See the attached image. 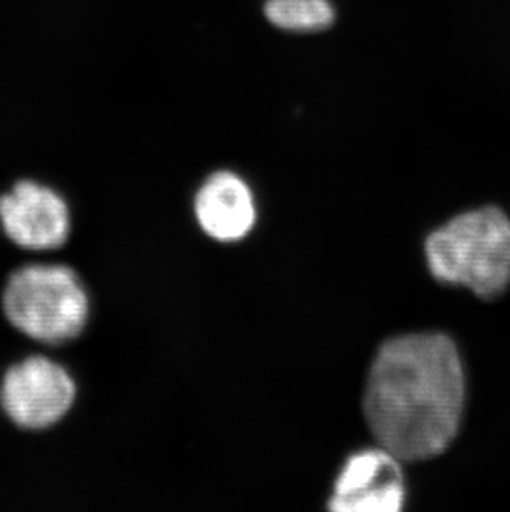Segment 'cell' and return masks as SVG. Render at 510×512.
<instances>
[{"instance_id":"obj_1","label":"cell","mask_w":510,"mask_h":512,"mask_svg":"<svg viewBox=\"0 0 510 512\" xmlns=\"http://www.w3.org/2000/svg\"><path fill=\"white\" fill-rule=\"evenodd\" d=\"M466 405V378L453 340L401 335L381 345L366 383V421L381 448L424 461L453 443Z\"/></svg>"},{"instance_id":"obj_2","label":"cell","mask_w":510,"mask_h":512,"mask_svg":"<svg viewBox=\"0 0 510 512\" xmlns=\"http://www.w3.org/2000/svg\"><path fill=\"white\" fill-rule=\"evenodd\" d=\"M426 257L439 282L496 299L510 284V219L492 206L459 214L428 237Z\"/></svg>"},{"instance_id":"obj_3","label":"cell","mask_w":510,"mask_h":512,"mask_svg":"<svg viewBox=\"0 0 510 512\" xmlns=\"http://www.w3.org/2000/svg\"><path fill=\"white\" fill-rule=\"evenodd\" d=\"M2 307L20 334L49 345L77 339L90 314L77 272L60 264H32L15 271L5 284Z\"/></svg>"},{"instance_id":"obj_4","label":"cell","mask_w":510,"mask_h":512,"mask_svg":"<svg viewBox=\"0 0 510 512\" xmlns=\"http://www.w3.org/2000/svg\"><path fill=\"white\" fill-rule=\"evenodd\" d=\"M77 385L70 373L42 355L25 358L5 372L0 406L15 426L42 431L57 425L72 410Z\"/></svg>"},{"instance_id":"obj_5","label":"cell","mask_w":510,"mask_h":512,"mask_svg":"<svg viewBox=\"0 0 510 512\" xmlns=\"http://www.w3.org/2000/svg\"><path fill=\"white\" fill-rule=\"evenodd\" d=\"M0 226L15 246L52 251L67 244L72 219L57 191L24 179L0 196Z\"/></svg>"},{"instance_id":"obj_6","label":"cell","mask_w":510,"mask_h":512,"mask_svg":"<svg viewBox=\"0 0 510 512\" xmlns=\"http://www.w3.org/2000/svg\"><path fill=\"white\" fill-rule=\"evenodd\" d=\"M405 499L401 459L380 446L347 459L328 508L338 512H398Z\"/></svg>"},{"instance_id":"obj_7","label":"cell","mask_w":510,"mask_h":512,"mask_svg":"<svg viewBox=\"0 0 510 512\" xmlns=\"http://www.w3.org/2000/svg\"><path fill=\"white\" fill-rule=\"evenodd\" d=\"M194 211L201 228L216 241H241L255 224V201L246 181L231 171H217L196 194Z\"/></svg>"},{"instance_id":"obj_8","label":"cell","mask_w":510,"mask_h":512,"mask_svg":"<svg viewBox=\"0 0 510 512\" xmlns=\"http://www.w3.org/2000/svg\"><path fill=\"white\" fill-rule=\"evenodd\" d=\"M264 15L277 29L313 34L332 27L337 12L330 0H265Z\"/></svg>"}]
</instances>
